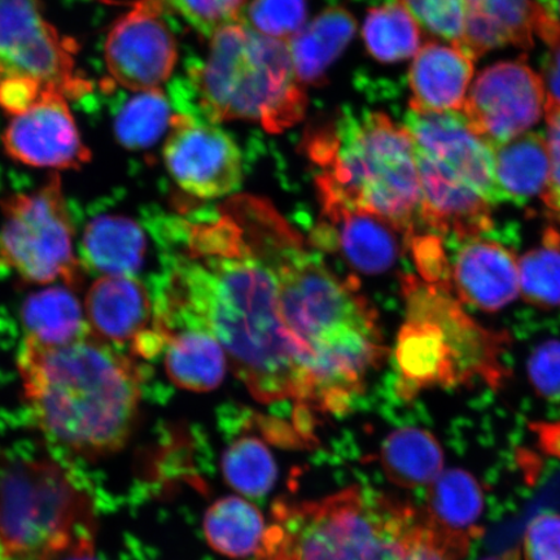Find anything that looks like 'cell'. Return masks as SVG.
<instances>
[{
	"mask_svg": "<svg viewBox=\"0 0 560 560\" xmlns=\"http://www.w3.org/2000/svg\"><path fill=\"white\" fill-rule=\"evenodd\" d=\"M258 560H405L422 514L368 488L276 503Z\"/></svg>",
	"mask_w": 560,
	"mask_h": 560,
	"instance_id": "cell-6",
	"label": "cell"
},
{
	"mask_svg": "<svg viewBox=\"0 0 560 560\" xmlns=\"http://www.w3.org/2000/svg\"><path fill=\"white\" fill-rule=\"evenodd\" d=\"M201 35L212 38L229 25L241 23L245 0H165Z\"/></svg>",
	"mask_w": 560,
	"mask_h": 560,
	"instance_id": "cell-36",
	"label": "cell"
},
{
	"mask_svg": "<svg viewBox=\"0 0 560 560\" xmlns=\"http://www.w3.org/2000/svg\"><path fill=\"white\" fill-rule=\"evenodd\" d=\"M74 48L48 23L38 0H0V79L25 75L66 97L91 90L77 72Z\"/></svg>",
	"mask_w": 560,
	"mask_h": 560,
	"instance_id": "cell-10",
	"label": "cell"
},
{
	"mask_svg": "<svg viewBox=\"0 0 560 560\" xmlns=\"http://www.w3.org/2000/svg\"><path fill=\"white\" fill-rule=\"evenodd\" d=\"M0 265L32 284L65 282L73 289L82 280L74 252V226L58 174L31 192L0 201Z\"/></svg>",
	"mask_w": 560,
	"mask_h": 560,
	"instance_id": "cell-9",
	"label": "cell"
},
{
	"mask_svg": "<svg viewBox=\"0 0 560 560\" xmlns=\"http://www.w3.org/2000/svg\"><path fill=\"white\" fill-rule=\"evenodd\" d=\"M546 121H548L546 142L549 149L550 173L541 199L550 219L560 222V112L546 115Z\"/></svg>",
	"mask_w": 560,
	"mask_h": 560,
	"instance_id": "cell-41",
	"label": "cell"
},
{
	"mask_svg": "<svg viewBox=\"0 0 560 560\" xmlns=\"http://www.w3.org/2000/svg\"><path fill=\"white\" fill-rule=\"evenodd\" d=\"M420 26L401 0L371 10L363 25L368 51L381 62H398L419 51Z\"/></svg>",
	"mask_w": 560,
	"mask_h": 560,
	"instance_id": "cell-30",
	"label": "cell"
},
{
	"mask_svg": "<svg viewBox=\"0 0 560 560\" xmlns=\"http://www.w3.org/2000/svg\"><path fill=\"white\" fill-rule=\"evenodd\" d=\"M541 450L560 459V422H537L530 424Z\"/></svg>",
	"mask_w": 560,
	"mask_h": 560,
	"instance_id": "cell-44",
	"label": "cell"
},
{
	"mask_svg": "<svg viewBox=\"0 0 560 560\" xmlns=\"http://www.w3.org/2000/svg\"><path fill=\"white\" fill-rule=\"evenodd\" d=\"M94 535L83 489L45 455L0 452V560H44Z\"/></svg>",
	"mask_w": 560,
	"mask_h": 560,
	"instance_id": "cell-8",
	"label": "cell"
},
{
	"mask_svg": "<svg viewBox=\"0 0 560 560\" xmlns=\"http://www.w3.org/2000/svg\"><path fill=\"white\" fill-rule=\"evenodd\" d=\"M170 269L155 314L172 325H201L219 340L257 401L293 400L306 384L298 342L280 311L275 270L225 202L166 225Z\"/></svg>",
	"mask_w": 560,
	"mask_h": 560,
	"instance_id": "cell-1",
	"label": "cell"
},
{
	"mask_svg": "<svg viewBox=\"0 0 560 560\" xmlns=\"http://www.w3.org/2000/svg\"><path fill=\"white\" fill-rule=\"evenodd\" d=\"M430 487L422 514L425 527L450 560H460L480 535L482 489L475 476L462 468L441 472Z\"/></svg>",
	"mask_w": 560,
	"mask_h": 560,
	"instance_id": "cell-19",
	"label": "cell"
},
{
	"mask_svg": "<svg viewBox=\"0 0 560 560\" xmlns=\"http://www.w3.org/2000/svg\"><path fill=\"white\" fill-rule=\"evenodd\" d=\"M201 120L258 122L272 135L303 120L307 100L289 42L244 23L210 38L205 65L190 70Z\"/></svg>",
	"mask_w": 560,
	"mask_h": 560,
	"instance_id": "cell-7",
	"label": "cell"
},
{
	"mask_svg": "<svg viewBox=\"0 0 560 560\" xmlns=\"http://www.w3.org/2000/svg\"><path fill=\"white\" fill-rule=\"evenodd\" d=\"M548 142L537 132L494 147V174L502 200L523 202L541 196L548 185Z\"/></svg>",
	"mask_w": 560,
	"mask_h": 560,
	"instance_id": "cell-25",
	"label": "cell"
},
{
	"mask_svg": "<svg viewBox=\"0 0 560 560\" xmlns=\"http://www.w3.org/2000/svg\"><path fill=\"white\" fill-rule=\"evenodd\" d=\"M464 44L475 59L503 46L530 48L535 37L559 44L560 21L536 0H466Z\"/></svg>",
	"mask_w": 560,
	"mask_h": 560,
	"instance_id": "cell-16",
	"label": "cell"
},
{
	"mask_svg": "<svg viewBox=\"0 0 560 560\" xmlns=\"http://www.w3.org/2000/svg\"><path fill=\"white\" fill-rule=\"evenodd\" d=\"M2 142L7 155L42 170L77 171L91 160L67 97L50 89L30 110L12 118Z\"/></svg>",
	"mask_w": 560,
	"mask_h": 560,
	"instance_id": "cell-14",
	"label": "cell"
},
{
	"mask_svg": "<svg viewBox=\"0 0 560 560\" xmlns=\"http://www.w3.org/2000/svg\"><path fill=\"white\" fill-rule=\"evenodd\" d=\"M70 287L32 293L21 307L27 338L42 346H65L90 332L85 312Z\"/></svg>",
	"mask_w": 560,
	"mask_h": 560,
	"instance_id": "cell-27",
	"label": "cell"
},
{
	"mask_svg": "<svg viewBox=\"0 0 560 560\" xmlns=\"http://www.w3.org/2000/svg\"><path fill=\"white\" fill-rule=\"evenodd\" d=\"M516 556L515 555H505V556H497V557H489V558H486V559H482V560H516Z\"/></svg>",
	"mask_w": 560,
	"mask_h": 560,
	"instance_id": "cell-46",
	"label": "cell"
},
{
	"mask_svg": "<svg viewBox=\"0 0 560 560\" xmlns=\"http://www.w3.org/2000/svg\"><path fill=\"white\" fill-rule=\"evenodd\" d=\"M455 298L480 311L495 313L513 303L520 287V265L502 244L468 240L452 265Z\"/></svg>",
	"mask_w": 560,
	"mask_h": 560,
	"instance_id": "cell-20",
	"label": "cell"
},
{
	"mask_svg": "<svg viewBox=\"0 0 560 560\" xmlns=\"http://www.w3.org/2000/svg\"><path fill=\"white\" fill-rule=\"evenodd\" d=\"M474 56L458 44L427 42L409 70L410 110L462 112L474 75Z\"/></svg>",
	"mask_w": 560,
	"mask_h": 560,
	"instance_id": "cell-21",
	"label": "cell"
},
{
	"mask_svg": "<svg viewBox=\"0 0 560 560\" xmlns=\"http://www.w3.org/2000/svg\"><path fill=\"white\" fill-rule=\"evenodd\" d=\"M520 287L527 303L552 310L560 306V233L555 228L544 231L541 244L517 261Z\"/></svg>",
	"mask_w": 560,
	"mask_h": 560,
	"instance_id": "cell-31",
	"label": "cell"
},
{
	"mask_svg": "<svg viewBox=\"0 0 560 560\" xmlns=\"http://www.w3.org/2000/svg\"><path fill=\"white\" fill-rule=\"evenodd\" d=\"M250 27L268 37L290 40L306 19V0H254L249 4Z\"/></svg>",
	"mask_w": 560,
	"mask_h": 560,
	"instance_id": "cell-34",
	"label": "cell"
},
{
	"mask_svg": "<svg viewBox=\"0 0 560 560\" xmlns=\"http://www.w3.org/2000/svg\"><path fill=\"white\" fill-rule=\"evenodd\" d=\"M417 160L424 226L435 231L433 234L467 241L493 228L492 202L438 161L419 152Z\"/></svg>",
	"mask_w": 560,
	"mask_h": 560,
	"instance_id": "cell-17",
	"label": "cell"
},
{
	"mask_svg": "<svg viewBox=\"0 0 560 560\" xmlns=\"http://www.w3.org/2000/svg\"><path fill=\"white\" fill-rule=\"evenodd\" d=\"M322 215L325 222L315 230V244L340 249L342 258L363 275H383L394 268L400 256V233L388 222L335 202L322 205Z\"/></svg>",
	"mask_w": 560,
	"mask_h": 560,
	"instance_id": "cell-18",
	"label": "cell"
},
{
	"mask_svg": "<svg viewBox=\"0 0 560 560\" xmlns=\"http://www.w3.org/2000/svg\"><path fill=\"white\" fill-rule=\"evenodd\" d=\"M164 159L175 184L194 198H225L241 188L240 147L213 122L173 115Z\"/></svg>",
	"mask_w": 560,
	"mask_h": 560,
	"instance_id": "cell-11",
	"label": "cell"
},
{
	"mask_svg": "<svg viewBox=\"0 0 560 560\" xmlns=\"http://www.w3.org/2000/svg\"><path fill=\"white\" fill-rule=\"evenodd\" d=\"M90 331L108 345H135L155 320L150 292L136 277L102 276L85 301Z\"/></svg>",
	"mask_w": 560,
	"mask_h": 560,
	"instance_id": "cell-22",
	"label": "cell"
},
{
	"mask_svg": "<svg viewBox=\"0 0 560 560\" xmlns=\"http://www.w3.org/2000/svg\"><path fill=\"white\" fill-rule=\"evenodd\" d=\"M405 560H450L445 552L430 537L419 536L410 545Z\"/></svg>",
	"mask_w": 560,
	"mask_h": 560,
	"instance_id": "cell-45",
	"label": "cell"
},
{
	"mask_svg": "<svg viewBox=\"0 0 560 560\" xmlns=\"http://www.w3.org/2000/svg\"><path fill=\"white\" fill-rule=\"evenodd\" d=\"M525 560H560V514L535 517L525 530Z\"/></svg>",
	"mask_w": 560,
	"mask_h": 560,
	"instance_id": "cell-39",
	"label": "cell"
},
{
	"mask_svg": "<svg viewBox=\"0 0 560 560\" xmlns=\"http://www.w3.org/2000/svg\"><path fill=\"white\" fill-rule=\"evenodd\" d=\"M322 202L381 217L405 237L422 222L415 140L382 112L339 118L307 138Z\"/></svg>",
	"mask_w": 560,
	"mask_h": 560,
	"instance_id": "cell-4",
	"label": "cell"
},
{
	"mask_svg": "<svg viewBox=\"0 0 560 560\" xmlns=\"http://www.w3.org/2000/svg\"><path fill=\"white\" fill-rule=\"evenodd\" d=\"M545 103L541 75L516 59L481 70L462 112L471 128L495 147L540 121Z\"/></svg>",
	"mask_w": 560,
	"mask_h": 560,
	"instance_id": "cell-12",
	"label": "cell"
},
{
	"mask_svg": "<svg viewBox=\"0 0 560 560\" xmlns=\"http://www.w3.org/2000/svg\"><path fill=\"white\" fill-rule=\"evenodd\" d=\"M541 79L546 100L545 115L560 112V44L551 47Z\"/></svg>",
	"mask_w": 560,
	"mask_h": 560,
	"instance_id": "cell-42",
	"label": "cell"
},
{
	"mask_svg": "<svg viewBox=\"0 0 560 560\" xmlns=\"http://www.w3.org/2000/svg\"><path fill=\"white\" fill-rule=\"evenodd\" d=\"M528 375L538 395L560 401V341H546L536 348L529 357Z\"/></svg>",
	"mask_w": 560,
	"mask_h": 560,
	"instance_id": "cell-38",
	"label": "cell"
},
{
	"mask_svg": "<svg viewBox=\"0 0 560 560\" xmlns=\"http://www.w3.org/2000/svg\"><path fill=\"white\" fill-rule=\"evenodd\" d=\"M402 291L406 319L396 348L398 395L410 400L431 388L486 384L495 389L506 383L508 331L481 326L452 291L416 276L402 278Z\"/></svg>",
	"mask_w": 560,
	"mask_h": 560,
	"instance_id": "cell-5",
	"label": "cell"
},
{
	"mask_svg": "<svg viewBox=\"0 0 560 560\" xmlns=\"http://www.w3.org/2000/svg\"><path fill=\"white\" fill-rule=\"evenodd\" d=\"M419 25L438 37L464 44L466 0H401Z\"/></svg>",
	"mask_w": 560,
	"mask_h": 560,
	"instance_id": "cell-35",
	"label": "cell"
},
{
	"mask_svg": "<svg viewBox=\"0 0 560 560\" xmlns=\"http://www.w3.org/2000/svg\"><path fill=\"white\" fill-rule=\"evenodd\" d=\"M424 282L453 291L452 265L447 262L443 241L436 234H416L406 242Z\"/></svg>",
	"mask_w": 560,
	"mask_h": 560,
	"instance_id": "cell-37",
	"label": "cell"
},
{
	"mask_svg": "<svg viewBox=\"0 0 560 560\" xmlns=\"http://www.w3.org/2000/svg\"><path fill=\"white\" fill-rule=\"evenodd\" d=\"M82 254L89 268L102 276L136 277L147 254L144 230L129 217H96L83 234Z\"/></svg>",
	"mask_w": 560,
	"mask_h": 560,
	"instance_id": "cell-24",
	"label": "cell"
},
{
	"mask_svg": "<svg viewBox=\"0 0 560 560\" xmlns=\"http://www.w3.org/2000/svg\"><path fill=\"white\" fill-rule=\"evenodd\" d=\"M171 120L170 104L163 91H142L117 115L115 135L125 149H149L164 136Z\"/></svg>",
	"mask_w": 560,
	"mask_h": 560,
	"instance_id": "cell-32",
	"label": "cell"
},
{
	"mask_svg": "<svg viewBox=\"0 0 560 560\" xmlns=\"http://www.w3.org/2000/svg\"><path fill=\"white\" fill-rule=\"evenodd\" d=\"M44 560H100L95 557L94 535L81 536Z\"/></svg>",
	"mask_w": 560,
	"mask_h": 560,
	"instance_id": "cell-43",
	"label": "cell"
},
{
	"mask_svg": "<svg viewBox=\"0 0 560 560\" xmlns=\"http://www.w3.org/2000/svg\"><path fill=\"white\" fill-rule=\"evenodd\" d=\"M165 5V0H137L112 26L104 58L118 85L142 93L171 79L178 50L163 19Z\"/></svg>",
	"mask_w": 560,
	"mask_h": 560,
	"instance_id": "cell-13",
	"label": "cell"
},
{
	"mask_svg": "<svg viewBox=\"0 0 560 560\" xmlns=\"http://www.w3.org/2000/svg\"><path fill=\"white\" fill-rule=\"evenodd\" d=\"M228 206L278 278L280 311L300 349L304 409L342 415L388 353L374 307L359 282L328 268L268 200L242 195Z\"/></svg>",
	"mask_w": 560,
	"mask_h": 560,
	"instance_id": "cell-2",
	"label": "cell"
},
{
	"mask_svg": "<svg viewBox=\"0 0 560 560\" xmlns=\"http://www.w3.org/2000/svg\"><path fill=\"white\" fill-rule=\"evenodd\" d=\"M163 327V326H160ZM164 361L170 380L192 392L219 387L226 374V353L215 336L200 325L163 327Z\"/></svg>",
	"mask_w": 560,
	"mask_h": 560,
	"instance_id": "cell-23",
	"label": "cell"
},
{
	"mask_svg": "<svg viewBox=\"0 0 560 560\" xmlns=\"http://www.w3.org/2000/svg\"><path fill=\"white\" fill-rule=\"evenodd\" d=\"M558 9H559V15H560V0H558Z\"/></svg>",
	"mask_w": 560,
	"mask_h": 560,
	"instance_id": "cell-47",
	"label": "cell"
},
{
	"mask_svg": "<svg viewBox=\"0 0 560 560\" xmlns=\"http://www.w3.org/2000/svg\"><path fill=\"white\" fill-rule=\"evenodd\" d=\"M354 32V18L341 7H334L287 40L300 81L304 85L320 82L328 67L346 50Z\"/></svg>",
	"mask_w": 560,
	"mask_h": 560,
	"instance_id": "cell-26",
	"label": "cell"
},
{
	"mask_svg": "<svg viewBox=\"0 0 560 560\" xmlns=\"http://www.w3.org/2000/svg\"><path fill=\"white\" fill-rule=\"evenodd\" d=\"M18 366L34 423L54 443L91 459L128 443L143 383L130 357L90 331L65 346L26 339Z\"/></svg>",
	"mask_w": 560,
	"mask_h": 560,
	"instance_id": "cell-3",
	"label": "cell"
},
{
	"mask_svg": "<svg viewBox=\"0 0 560 560\" xmlns=\"http://www.w3.org/2000/svg\"><path fill=\"white\" fill-rule=\"evenodd\" d=\"M222 471L230 487L244 495L262 497L275 486L277 466L261 440L244 436L223 454Z\"/></svg>",
	"mask_w": 560,
	"mask_h": 560,
	"instance_id": "cell-33",
	"label": "cell"
},
{
	"mask_svg": "<svg viewBox=\"0 0 560 560\" xmlns=\"http://www.w3.org/2000/svg\"><path fill=\"white\" fill-rule=\"evenodd\" d=\"M405 126L417 152L446 166L493 206L502 201L495 184L494 145L471 128L464 112L410 110Z\"/></svg>",
	"mask_w": 560,
	"mask_h": 560,
	"instance_id": "cell-15",
	"label": "cell"
},
{
	"mask_svg": "<svg viewBox=\"0 0 560 560\" xmlns=\"http://www.w3.org/2000/svg\"><path fill=\"white\" fill-rule=\"evenodd\" d=\"M205 532L215 551L243 558L260 550L266 529L262 516L254 505L237 497H228L208 510Z\"/></svg>",
	"mask_w": 560,
	"mask_h": 560,
	"instance_id": "cell-29",
	"label": "cell"
},
{
	"mask_svg": "<svg viewBox=\"0 0 560 560\" xmlns=\"http://www.w3.org/2000/svg\"><path fill=\"white\" fill-rule=\"evenodd\" d=\"M381 462L395 486L418 489L431 486L444 471V451L431 432L404 427L384 440Z\"/></svg>",
	"mask_w": 560,
	"mask_h": 560,
	"instance_id": "cell-28",
	"label": "cell"
},
{
	"mask_svg": "<svg viewBox=\"0 0 560 560\" xmlns=\"http://www.w3.org/2000/svg\"><path fill=\"white\" fill-rule=\"evenodd\" d=\"M46 88L37 80L25 75H7L0 79V108L19 116L30 110L39 101Z\"/></svg>",
	"mask_w": 560,
	"mask_h": 560,
	"instance_id": "cell-40",
	"label": "cell"
}]
</instances>
